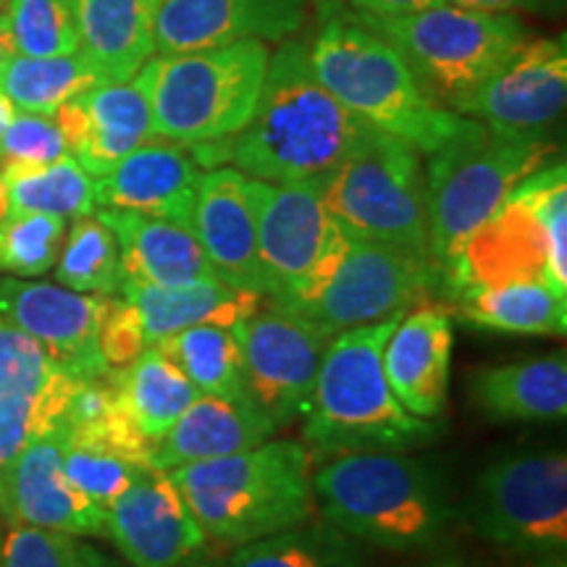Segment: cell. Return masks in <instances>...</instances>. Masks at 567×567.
Masks as SVG:
<instances>
[{
  "label": "cell",
  "mask_w": 567,
  "mask_h": 567,
  "mask_svg": "<svg viewBox=\"0 0 567 567\" xmlns=\"http://www.w3.org/2000/svg\"><path fill=\"white\" fill-rule=\"evenodd\" d=\"M308 45L297 34L279 42L250 122L229 140L226 161L250 179H323L371 126L316 80Z\"/></svg>",
  "instance_id": "1"
},
{
  "label": "cell",
  "mask_w": 567,
  "mask_h": 567,
  "mask_svg": "<svg viewBox=\"0 0 567 567\" xmlns=\"http://www.w3.org/2000/svg\"><path fill=\"white\" fill-rule=\"evenodd\" d=\"M210 542L243 547L313 517L310 455L297 442H264L237 455L166 473Z\"/></svg>",
  "instance_id": "2"
},
{
  "label": "cell",
  "mask_w": 567,
  "mask_h": 567,
  "mask_svg": "<svg viewBox=\"0 0 567 567\" xmlns=\"http://www.w3.org/2000/svg\"><path fill=\"white\" fill-rule=\"evenodd\" d=\"M400 318L331 337L302 429L318 452H402L434 436V425L410 415L386 381L384 344Z\"/></svg>",
  "instance_id": "3"
},
{
  "label": "cell",
  "mask_w": 567,
  "mask_h": 567,
  "mask_svg": "<svg viewBox=\"0 0 567 567\" xmlns=\"http://www.w3.org/2000/svg\"><path fill=\"white\" fill-rule=\"evenodd\" d=\"M316 80L344 109L375 130L434 153L463 126L465 116L425 95L405 59L384 38L354 19L350 6L321 19L308 45Z\"/></svg>",
  "instance_id": "4"
},
{
  "label": "cell",
  "mask_w": 567,
  "mask_h": 567,
  "mask_svg": "<svg viewBox=\"0 0 567 567\" xmlns=\"http://www.w3.org/2000/svg\"><path fill=\"white\" fill-rule=\"evenodd\" d=\"M313 494L331 526L384 549L434 544L450 520L439 473L400 452H347L313 476Z\"/></svg>",
  "instance_id": "5"
},
{
  "label": "cell",
  "mask_w": 567,
  "mask_h": 567,
  "mask_svg": "<svg viewBox=\"0 0 567 567\" xmlns=\"http://www.w3.org/2000/svg\"><path fill=\"white\" fill-rule=\"evenodd\" d=\"M268 42L243 40L187 53H155L134 74L153 130L176 145L231 140L250 122L268 71Z\"/></svg>",
  "instance_id": "6"
},
{
  "label": "cell",
  "mask_w": 567,
  "mask_h": 567,
  "mask_svg": "<svg viewBox=\"0 0 567 567\" xmlns=\"http://www.w3.org/2000/svg\"><path fill=\"white\" fill-rule=\"evenodd\" d=\"M555 153L549 140L505 137L473 118L429 153L425 205H429L431 258L444 276L457 264L467 239L494 216L513 189Z\"/></svg>",
  "instance_id": "7"
},
{
  "label": "cell",
  "mask_w": 567,
  "mask_h": 567,
  "mask_svg": "<svg viewBox=\"0 0 567 567\" xmlns=\"http://www.w3.org/2000/svg\"><path fill=\"white\" fill-rule=\"evenodd\" d=\"M352 13L405 59L425 95L450 111L530 40L526 24L513 13L467 6L431 3L392 17Z\"/></svg>",
  "instance_id": "8"
},
{
  "label": "cell",
  "mask_w": 567,
  "mask_h": 567,
  "mask_svg": "<svg viewBox=\"0 0 567 567\" xmlns=\"http://www.w3.org/2000/svg\"><path fill=\"white\" fill-rule=\"evenodd\" d=\"M326 210L350 239H371L429 255V205L421 151L368 126L352 153L321 179Z\"/></svg>",
  "instance_id": "9"
},
{
  "label": "cell",
  "mask_w": 567,
  "mask_h": 567,
  "mask_svg": "<svg viewBox=\"0 0 567 567\" xmlns=\"http://www.w3.org/2000/svg\"><path fill=\"white\" fill-rule=\"evenodd\" d=\"M255 243L264 268L266 302L297 310L313 300L344 258L350 237L326 210L321 179H250Z\"/></svg>",
  "instance_id": "10"
},
{
  "label": "cell",
  "mask_w": 567,
  "mask_h": 567,
  "mask_svg": "<svg viewBox=\"0 0 567 567\" xmlns=\"http://www.w3.org/2000/svg\"><path fill=\"white\" fill-rule=\"evenodd\" d=\"M471 520L478 536L507 551H565V452H517L488 465L476 481Z\"/></svg>",
  "instance_id": "11"
},
{
  "label": "cell",
  "mask_w": 567,
  "mask_h": 567,
  "mask_svg": "<svg viewBox=\"0 0 567 567\" xmlns=\"http://www.w3.org/2000/svg\"><path fill=\"white\" fill-rule=\"evenodd\" d=\"M442 287V271L429 255L371 239H350L331 279L295 313L326 334L405 316Z\"/></svg>",
  "instance_id": "12"
},
{
  "label": "cell",
  "mask_w": 567,
  "mask_h": 567,
  "mask_svg": "<svg viewBox=\"0 0 567 567\" xmlns=\"http://www.w3.org/2000/svg\"><path fill=\"white\" fill-rule=\"evenodd\" d=\"M234 329L243 350L245 389L255 405L276 429L305 415L331 334L266 300Z\"/></svg>",
  "instance_id": "13"
},
{
  "label": "cell",
  "mask_w": 567,
  "mask_h": 567,
  "mask_svg": "<svg viewBox=\"0 0 567 567\" xmlns=\"http://www.w3.org/2000/svg\"><path fill=\"white\" fill-rule=\"evenodd\" d=\"M567 97L565 38L528 40L484 84L452 105L505 137L547 140Z\"/></svg>",
  "instance_id": "14"
},
{
  "label": "cell",
  "mask_w": 567,
  "mask_h": 567,
  "mask_svg": "<svg viewBox=\"0 0 567 567\" xmlns=\"http://www.w3.org/2000/svg\"><path fill=\"white\" fill-rule=\"evenodd\" d=\"M555 166L557 161H547L528 174L507 203L467 239L455 268L442 281L446 297L463 287H496L509 281L547 284L549 243L542 197Z\"/></svg>",
  "instance_id": "15"
},
{
  "label": "cell",
  "mask_w": 567,
  "mask_h": 567,
  "mask_svg": "<svg viewBox=\"0 0 567 567\" xmlns=\"http://www.w3.org/2000/svg\"><path fill=\"white\" fill-rule=\"evenodd\" d=\"M109 297L71 292L61 284L0 279V318L32 337L74 379H101L113 368L103 360L97 331Z\"/></svg>",
  "instance_id": "16"
},
{
  "label": "cell",
  "mask_w": 567,
  "mask_h": 567,
  "mask_svg": "<svg viewBox=\"0 0 567 567\" xmlns=\"http://www.w3.org/2000/svg\"><path fill=\"white\" fill-rule=\"evenodd\" d=\"M76 381L32 337L0 318V502L13 460L30 439L63 423Z\"/></svg>",
  "instance_id": "17"
},
{
  "label": "cell",
  "mask_w": 567,
  "mask_h": 567,
  "mask_svg": "<svg viewBox=\"0 0 567 567\" xmlns=\"http://www.w3.org/2000/svg\"><path fill=\"white\" fill-rule=\"evenodd\" d=\"M105 536L132 567H200L208 536L166 473L147 467L105 509Z\"/></svg>",
  "instance_id": "18"
},
{
  "label": "cell",
  "mask_w": 567,
  "mask_h": 567,
  "mask_svg": "<svg viewBox=\"0 0 567 567\" xmlns=\"http://www.w3.org/2000/svg\"><path fill=\"white\" fill-rule=\"evenodd\" d=\"M305 0H158L155 53H187L243 40L284 42L302 32Z\"/></svg>",
  "instance_id": "19"
},
{
  "label": "cell",
  "mask_w": 567,
  "mask_h": 567,
  "mask_svg": "<svg viewBox=\"0 0 567 567\" xmlns=\"http://www.w3.org/2000/svg\"><path fill=\"white\" fill-rule=\"evenodd\" d=\"M66 423L30 439L13 460L0 502L11 526L55 530L66 536H103L105 509L76 492L63 473Z\"/></svg>",
  "instance_id": "20"
},
{
  "label": "cell",
  "mask_w": 567,
  "mask_h": 567,
  "mask_svg": "<svg viewBox=\"0 0 567 567\" xmlns=\"http://www.w3.org/2000/svg\"><path fill=\"white\" fill-rule=\"evenodd\" d=\"M193 234L203 245L218 279L266 300L268 284L255 243L250 176L224 166L200 174Z\"/></svg>",
  "instance_id": "21"
},
{
  "label": "cell",
  "mask_w": 567,
  "mask_h": 567,
  "mask_svg": "<svg viewBox=\"0 0 567 567\" xmlns=\"http://www.w3.org/2000/svg\"><path fill=\"white\" fill-rule=\"evenodd\" d=\"M200 163L189 147L153 140L124 155L95 179L97 208H118L163 218L193 231Z\"/></svg>",
  "instance_id": "22"
},
{
  "label": "cell",
  "mask_w": 567,
  "mask_h": 567,
  "mask_svg": "<svg viewBox=\"0 0 567 567\" xmlns=\"http://www.w3.org/2000/svg\"><path fill=\"white\" fill-rule=\"evenodd\" d=\"M452 363V310L425 302L408 310L384 344V373L410 415L434 421L444 413Z\"/></svg>",
  "instance_id": "23"
},
{
  "label": "cell",
  "mask_w": 567,
  "mask_h": 567,
  "mask_svg": "<svg viewBox=\"0 0 567 567\" xmlns=\"http://www.w3.org/2000/svg\"><path fill=\"white\" fill-rule=\"evenodd\" d=\"M274 431L276 425L250 396L229 400L200 394L153 446V467L168 473L182 465L237 455L268 442Z\"/></svg>",
  "instance_id": "24"
},
{
  "label": "cell",
  "mask_w": 567,
  "mask_h": 567,
  "mask_svg": "<svg viewBox=\"0 0 567 567\" xmlns=\"http://www.w3.org/2000/svg\"><path fill=\"white\" fill-rule=\"evenodd\" d=\"M95 216L116 237L124 274L130 279L158 287L218 279L203 245L184 226L118 208H97Z\"/></svg>",
  "instance_id": "25"
},
{
  "label": "cell",
  "mask_w": 567,
  "mask_h": 567,
  "mask_svg": "<svg viewBox=\"0 0 567 567\" xmlns=\"http://www.w3.org/2000/svg\"><path fill=\"white\" fill-rule=\"evenodd\" d=\"M122 300L140 313L147 347L161 339L189 329V326L218 323L239 326L264 305V297L224 284L221 279H205L182 284V287H158L124 276Z\"/></svg>",
  "instance_id": "26"
},
{
  "label": "cell",
  "mask_w": 567,
  "mask_h": 567,
  "mask_svg": "<svg viewBox=\"0 0 567 567\" xmlns=\"http://www.w3.org/2000/svg\"><path fill=\"white\" fill-rule=\"evenodd\" d=\"M80 53L103 84L132 82L155 55L153 17L158 0H71Z\"/></svg>",
  "instance_id": "27"
},
{
  "label": "cell",
  "mask_w": 567,
  "mask_h": 567,
  "mask_svg": "<svg viewBox=\"0 0 567 567\" xmlns=\"http://www.w3.org/2000/svg\"><path fill=\"white\" fill-rule=\"evenodd\" d=\"M471 400L492 421H563L567 413L565 354L481 368L467 379Z\"/></svg>",
  "instance_id": "28"
},
{
  "label": "cell",
  "mask_w": 567,
  "mask_h": 567,
  "mask_svg": "<svg viewBox=\"0 0 567 567\" xmlns=\"http://www.w3.org/2000/svg\"><path fill=\"white\" fill-rule=\"evenodd\" d=\"M76 97L87 116V137L74 158L92 179L109 174L140 145L161 140L153 130L151 105L134 82L97 84Z\"/></svg>",
  "instance_id": "29"
},
{
  "label": "cell",
  "mask_w": 567,
  "mask_h": 567,
  "mask_svg": "<svg viewBox=\"0 0 567 567\" xmlns=\"http://www.w3.org/2000/svg\"><path fill=\"white\" fill-rule=\"evenodd\" d=\"M450 310L481 329L507 334H565L567 297L544 281H509L496 287H463L450 297Z\"/></svg>",
  "instance_id": "30"
},
{
  "label": "cell",
  "mask_w": 567,
  "mask_h": 567,
  "mask_svg": "<svg viewBox=\"0 0 567 567\" xmlns=\"http://www.w3.org/2000/svg\"><path fill=\"white\" fill-rule=\"evenodd\" d=\"M113 381L126 415L153 446L200 396V389L158 347H145L137 360L116 368Z\"/></svg>",
  "instance_id": "31"
},
{
  "label": "cell",
  "mask_w": 567,
  "mask_h": 567,
  "mask_svg": "<svg viewBox=\"0 0 567 567\" xmlns=\"http://www.w3.org/2000/svg\"><path fill=\"white\" fill-rule=\"evenodd\" d=\"M153 347H158L200 389V394L229 396V400L250 396L245 389L237 329L231 326H189Z\"/></svg>",
  "instance_id": "32"
},
{
  "label": "cell",
  "mask_w": 567,
  "mask_h": 567,
  "mask_svg": "<svg viewBox=\"0 0 567 567\" xmlns=\"http://www.w3.org/2000/svg\"><path fill=\"white\" fill-rule=\"evenodd\" d=\"M101 76L90 66L87 59L76 51L69 55H13L0 76V92L21 113L53 116L63 103L97 87Z\"/></svg>",
  "instance_id": "33"
},
{
  "label": "cell",
  "mask_w": 567,
  "mask_h": 567,
  "mask_svg": "<svg viewBox=\"0 0 567 567\" xmlns=\"http://www.w3.org/2000/svg\"><path fill=\"white\" fill-rule=\"evenodd\" d=\"M0 179L9 189V213H45L80 218L97 210L95 179L74 155L38 168H3Z\"/></svg>",
  "instance_id": "34"
},
{
  "label": "cell",
  "mask_w": 567,
  "mask_h": 567,
  "mask_svg": "<svg viewBox=\"0 0 567 567\" xmlns=\"http://www.w3.org/2000/svg\"><path fill=\"white\" fill-rule=\"evenodd\" d=\"M226 567H360L354 542L326 523L279 530V534L243 544Z\"/></svg>",
  "instance_id": "35"
},
{
  "label": "cell",
  "mask_w": 567,
  "mask_h": 567,
  "mask_svg": "<svg viewBox=\"0 0 567 567\" xmlns=\"http://www.w3.org/2000/svg\"><path fill=\"white\" fill-rule=\"evenodd\" d=\"M55 281L71 292L113 297L122 292L124 266L113 231L95 213L74 218L55 260Z\"/></svg>",
  "instance_id": "36"
},
{
  "label": "cell",
  "mask_w": 567,
  "mask_h": 567,
  "mask_svg": "<svg viewBox=\"0 0 567 567\" xmlns=\"http://www.w3.org/2000/svg\"><path fill=\"white\" fill-rule=\"evenodd\" d=\"M19 55L48 59L80 51V27L71 0H6Z\"/></svg>",
  "instance_id": "37"
},
{
  "label": "cell",
  "mask_w": 567,
  "mask_h": 567,
  "mask_svg": "<svg viewBox=\"0 0 567 567\" xmlns=\"http://www.w3.org/2000/svg\"><path fill=\"white\" fill-rule=\"evenodd\" d=\"M66 218L45 213H9L0 221V271L30 279L48 274L59 260Z\"/></svg>",
  "instance_id": "38"
},
{
  "label": "cell",
  "mask_w": 567,
  "mask_h": 567,
  "mask_svg": "<svg viewBox=\"0 0 567 567\" xmlns=\"http://www.w3.org/2000/svg\"><path fill=\"white\" fill-rule=\"evenodd\" d=\"M145 471V465L132 463L103 446L76 442V439H66L63 446V473L71 486L103 509H109L111 502L122 496Z\"/></svg>",
  "instance_id": "39"
},
{
  "label": "cell",
  "mask_w": 567,
  "mask_h": 567,
  "mask_svg": "<svg viewBox=\"0 0 567 567\" xmlns=\"http://www.w3.org/2000/svg\"><path fill=\"white\" fill-rule=\"evenodd\" d=\"M69 145L53 116L13 113L0 134V172L3 168H38L66 158Z\"/></svg>",
  "instance_id": "40"
},
{
  "label": "cell",
  "mask_w": 567,
  "mask_h": 567,
  "mask_svg": "<svg viewBox=\"0 0 567 567\" xmlns=\"http://www.w3.org/2000/svg\"><path fill=\"white\" fill-rule=\"evenodd\" d=\"M0 567H74V536L11 526L0 547Z\"/></svg>",
  "instance_id": "41"
},
{
  "label": "cell",
  "mask_w": 567,
  "mask_h": 567,
  "mask_svg": "<svg viewBox=\"0 0 567 567\" xmlns=\"http://www.w3.org/2000/svg\"><path fill=\"white\" fill-rule=\"evenodd\" d=\"M542 216L549 243L547 284L557 295L567 297V179L563 161H557L555 174L544 189Z\"/></svg>",
  "instance_id": "42"
},
{
  "label": "cell",
  "mask_w": 567,
  "mask_h": 567,
  "mask_svg": "<svg viewBox=\"0 0 567 567\" xmlns=\"http://www.w3.org/2000/svg\"><path fill=\"white\" fill-rule=\"evenodd\" d=\"M97 347L109 368H126L145 350V331H142L140 313L126 300L109 297L105 313L97 331Z\"/></svg>",
  "instance_id": "43"
},
{
  "label": "cell",
  "mask_w": 567,
  "mask_h": 567,
  "mask_svg": "<svg viewBox=\"0 0 567 567\" xmlns=\"http://www.w3.org/2000/svg\"><path fill=\"white\" fill-rule=\"evenodd\" d=\"M431 3H452L467 6V9H484V11H530V13H549L563 9V0H431Z\"/></svg>",
  "instance_id": "44"
},
{
  "label": "cell",
  "mask_w": 567,
  "mask_h": 567,
  "mask_svg": "<svg viewBox=\"0 0 567 567\" xmlns=\"http://www.w3.org/2000/svg\"><path fill=\"white\" fill-rule=\"evenodd\" d=\"M352 11L379 13V17H392V13H408L431 6V0H347Z\"/></svg>",
  "instance_id": "45"
},
{
  "label": "cell",
  "mask_w": 567,
  "mask_h": 567,
  "mask_svg": "<svg viewBox=\"0 0 567 567\" xmlns=\"http://www.w3.org/2000/svg\"><path fill=\"white\" fill-rule=\"evenodd\" d=\"M74 567H126L109 555H103L101 549L90 547V544L74 542Z\"/></svg>",
  "instance_id": "46"
},
{
  "label": "cell",
  "mask_w": 567,
  "mask_h": 567,
  "mask_svg": "<svg viewBox=\"0 0 567 567\" xmlns=\"http://www.w3.org/2000/svg\"><path fill=\"white\" fill-rule=\"evenodd\" d=\"M13 55H17V48H13L9 13H6V6H0V76H3V71Z\"/></svg>",
  "instance_id": "47"
},
{
  "label": "cell",
  "mask_w": 567,
  "mask_h": 567,
  "mask_svg": "<svg viewBox=\"0 0 567 567\" xmlns=\"http://www.w3.org/2000/svg\"><path fill=\"white\" fill-rule=\"evenodd\" d=\"M308 6H313L316 17L318 21L326 19V17H334V13H339L342 9H347L344 0H305Z\"/></svg>",
  "instance_id": "48"
},
{
  "label": "cell",
  "mask_w": 567,
  "mask_h": 567,
  "mask_svg": "<svg viewBox=\"0 0 567 567\" xmlns=\"http://www.w3.org/2000/svg\"><path fill=\"white\" fill-rule=\"evenodd\" d=\"M13 113H17V109H13L9 97H6L3 92H0V134H3L6 126H9V122L13 118Z\"/></svg>",
  "instance_id": "49"
},
{
  "label": "cell",
  "mask_w": 567,
  "mask_h": 567,
  "mask_svg": "<svg viewBox=\"0 0 567 567\" xmlns=\"http://www.w3.org/2000/svg\"><path fill=\"white\" fill-rule=\"evenodd\" d=\"M536 567H565V551H551V555H542V563Z\"/></svg>",
  "instance_id": "50"
},
{
  "label": "cell",
  "mask_w": 567,
  "mask_h": 567,
  "mask_svg": "<svg viewBox=\"0 0 567 567\" xmlns=\"http://www.w3.org/2000/svg\"><path fill=\"white\" fill-rule=\"evenodd\" d=\"M0 6H6V0H0Z\"/></svg>",
  "instance_id": "51"
}]
</instances>
